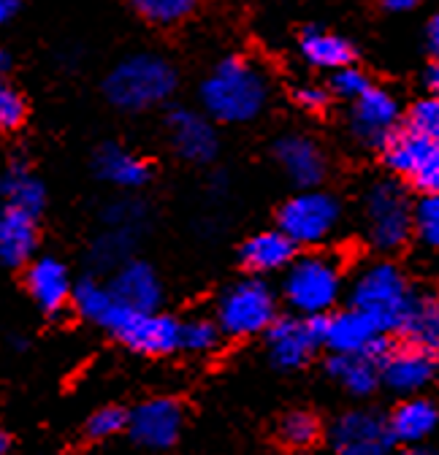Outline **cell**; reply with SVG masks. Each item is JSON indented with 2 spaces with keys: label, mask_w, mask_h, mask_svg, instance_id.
Listing matches in <instances>:
<instances>
[{
  "label": "cell",
  "mask_w": 439,
  "mask_h": 455,
  "mask_svg": "<svg viewBox=\"0 0 439 455\" xmlns=\"http://www.w3.org/2000/svg\"><path fill=\"white\" fill-rule=\"evenodd\" d=\"M220 336H223V328H220L217 320H188L182 323V350L188 353H212L220 345Z\"/></svg>",
  "instance_id": "1f68e13d"
},
{
  "label": "cell",
  "mask_w": 439,
  "mask_h": 455,
  "mask_svg": "<svg viewBox=\"0 0 439 455\" xmlns=\"http://www.w3.org/2000/svg\"><path fill=\"white\" fill-rule=\"evenodd\" d=\"M185 426L182 404L174 398H149V402L131 410L128 436L136 447L144 450H172Z\"/></svg>",
  "instance_id": "4fadbf2b"
},
{
  "label": "cell",
  "mask_w": 439,
  "mask_h": 455,
  "mask_svg": "<svg viewBox=\"0 0 439 455\" xmlns=\"http://www.w3.org/2000/svg\"><path fill=\"white\" fill-rule=\"evenodd\" d=\"M92 168L98 180L120 190H141L152 177L149 163L120 144H103L92 157Z\"/></svg>",
  "instance_id": "44dd1931"
},
{
  "label": "cell",
  "mask_w": 439,
  "mask_h": 455,
  "mask_svg": "<svg viewBox=\"0 0 439 455\" xmlns=\"http://www.w3.org/2000/svg\"><path fill=\"white\" fill-rule=\"evenodd\" d=\"M331 374L350 395H371L382 385V361L371 353H331L328 358Z\"/></svg>",
  "instance_id": "603a6c76"
},
{
  "label": "cell",
  "mask_w": 439,
  "mask_h": 455,
  "mask_svg": "<svg viewBox=\"0 0 439 455\" xmlns=\"http://www.w3.org/2000/svg\"><path fill=\"white\" fill-rule=\"evenodd\" d=\"M201 0H133V9L152 25H177L188 20Z\"/></svg>",
  "instance_id": "f546056e"
},
{
  "label": "cell",
  "mask_w": 439,
  "mask_h": 455,
  "mask_svg": "<svg viewBox=\"0 0 439 455\" xmlns=\"http://www.w3.org/2000/svg\"><path fill=\"white\" fill-rule=\"evenodd\" d=\"M9 68H12V54L9 52H0V71L6 74Z\"/></svg>",
  "instance_id": "ee69618b"
},
{
  "label": "cell",
  "mask_w": 439,
  "mask_h": 455,
  "mask_svg": "<svg viewBox=\"0 0 439 455\" xmlns=\"http://www.w3.org/2000/svg\"><path fill=\"white\" fill-rule=\"evenodd\" d=\"M323 428H320V420L309 412H291L280 420L277 426V436L285 447L291 450H309L317 444Z\"/></svg>",
  "instance_id": "f1b7e54d"
},
{
  "label": "cell",
  "mask_w": 439,
  "mask_h": 455,
  "mask_svg": "<svg viewBox=\"0 0 439 455\" xmlns=\"http://www.w3.org/2000/svg\"><path fill=\"white\" fill-rule=\"evenodd\" d=\"M169 136L180 157L190 163H209L217 155V131L206 117L190 108H174L169 114Z\"/></svg>",
  "instance_id": "ac0fdd59"
},
{
  "label": "cell",
  "mask_w": 439,
  "mask_h": 455,
  "mask_svg": "<svg viewBox=\"0 0 439 455\" xmlns=\"http://www.w3.org/2000/svg\"><path fill=\"white\" fill-rule=\"evenodd\" d=\"M38 247V217L14 206L0 214V260L6 268L28 266Z\"/></svg>",
  "instance_id": "ffe728a7"
},
{
  "label": "cell",
  "mask_w": 439,
  "mask_h": 455,
  "mask_svg": "<svg viewBox=\"0 0 439 455\" xmlns=\"http://www.w3.org/2000/svg\"><path fill=\"white\" fill-rule=\"evenodd\" d=\"M399 120H402V106L396 95L382 87H369L350 106V133L358 144L369 149L382 152V147L399 131Z\"/></svg>",
  "instance_id": "30bf717a"
},
{
  "label": "cell",
  "mask_w": 439,
  "mask_h": 455,
  "mask_svg": "<svg viewBox=\"0 0 439 455\" xmlns=\"http://www.w3.org/2000/svg\"><path fill=\"white\" fill-rule=\"evenodd\" d=\"M266 98V76L244 57H226L201 84V103L206 114L226 125L252 123L263 111Z\"/></svg>",
  "instance_id": "6da1fadb"
},
{
  "label": "cell",
  "mask_w": 439,
  "mask_h": 455,
  "mask_svg": "<svg viewBox=\"0 0 439 455\" xmlns=\"http://www.w3.org/2000/svg\"><path fill=\"white\" fill-rule=\"evenodd\" d=\"M299 52L312 68H320V71L345 68V66L353 63V57H355V49H353V44L347 38H342L337 33H328L323 28L301 30Z\"/></svg>",
  "instance_id": "d4e9b609"
},
{
  "label": "cell",
  "mask_w": 439,
  "mask_h": 455,
  "mask_svg": "<svg viewBox=\"0 0 439 455\" xmlns=\"http://www.w3.org/2000/svg\"><path fill=\"white\" fill-rule=\"evenodd\" d=\"M382 4V9L386 12H394V14H402V12H410V9H415L420 0H379Z\"/></svg>",
  "instance_id": "b9f144b4"
},
{
  "label": "cell",
  "mask_w": 439,
  "mask_h": 455,
  "mask_svg": "<svg viewBox=\"0 0 439 455\" xmlns=\"http://www.w3.org/2000/svg\"><path fill=\"white\" fill-rule=\"evenodd\" d=\"M296 250L299 244L277 225V228H271V231H260L250 236L239 250V260L250 274L263 276V274L285 271L296 260Z\"/></svg>",
  "instance_id": "d6986e66"
},
{
  "label": "cell",
  "mask_w": 439,
  "mask_h": 455,
  "mask_svg": "<svg viewBox=\"0 0 439 455\" xmlns=\"http://www.w3.org/2000/svg\"><path fill=\"white\" fill-rule=\"evenodd\" d=\"M439 374V363L431 347L402 341L388 350L382 358V387H388L396 395H415L428 387Z\"/></svg>",
  "instance_id": "5bb4252c"
},
{
  "label": "cell",
  "mask_w": 439,
  "mask_h": 455,
  "mask_svg": "<svg viewBox=\"0 0 439 455\" xmlns=\"http://www.w3.org/2000/svg\"><path fill=\"white\" fill-rule=\"evenodd\" d=\"M25 284L36 307L49 317H58L71 304L76 282L71 279L63 260H58L54 255H44L28 263Z\"/></svg>",
  "instance_id": "9a60e30c"
},
{
  "label": "cell",
  "mask_w": 439,
  "mask_h": 455,
  "mask_svg": "<svg viewBox=\"0 0 439 455\" xmlns=\"http://www.w3.org/2000/svg\"><path fill=\"white\" fill-rule=\"evenodd\" d=\"M369 87H371L369 76H366L363 71L353 68V66L337 68L334 76H331V92L339 95V98H345V100H350V103H353L355 98H361Z\"/></svg>",
  "instance_id": "d590c367"
},
{
  "label": "cell",
  "mask_w": 439,
  "mask_h": 455,
  "mask_svg": "<svg viewBox=\"0 0 439 455\" xmlns=\"http://www.w3.org/2000/svg\"><path fill=\"white\" fill-rule=\"evenodd\" d=\"M396 333L402 336V341H412V345L436 350L439 347V293L415 291Z\"/></svg>",
  "instance_id": "cb8c5ba5"
},
{
  "label": "cell",
  "mask_w": 439,
  "mask_h": 455,
  "mask_svg": "<svg viewBox=\"0 0 439 455\" xmlns=\"http://www.w3.org/2000/svg\"><path fill=\"white\" fill-rule=\"evenodd\" d=\"M363 220L369 244L382 255L404 250L415 234V206L404 188L394 180H382L369 188L363 198Z\"/></svg>",
  "instance_id": "5b68a950"
},
{
  "label": "cell",
  "mask_w": 439,
  "mask_h": 455,
  "mask_svg": "<svg viewBox=\"0 0 439 455\" xmlns=\"http://www.w3.org/2000/svg\"><path fill=\"white\" fill-rule=\"evenodd\" d=\"M115 293L108 284H100L98 279L87 276V279H79L74 284V299H71V307L90 323L100 325L108 315V309L115 307Z\"/></svg>",
  "instance_id": "4316f807"
},
{
  "label": "cell",
  "mask_w": 439,
  "mask_h": 455,
  "mask_svg": "<svg viewBox=\"0 0 439 455\" xmlns=\"http://www.w3.org/2000/svg\"><path fill=\"white\" fill-rule=\"evenodd\" d=\"M128 420H131V412H125L123 407H103V410H95L84 426V436L92 439V442H106V439H115L120 436L123 431H128Z\"/></svg>",
  "instance_id": "4dcf8cb0"
},
{
  "label": "cell",
  "mask_w": 439,
  "mask_h": 455,
  "mask_svg": "<svg viewBox=\"0 0 439 455\" xmlns=\"http://www.w3.org/2000/svg\"><path fill=\"white\" fill-rule=\"evenodd\" d=\"M407 182L420 196H439V144L436 141L426 147L418 165L412 168V174L407 177Z\"/></svg>",
  "instance_id": "836d02e7"
},
{
  "label": "cell",
  "mask_w": 439,
  "mask_h": 455,
  "mask_svg": "<svg viewBox=\"0 0 439 455\" xmlns=\"http://www.w3.org/2000/svg\"><path fill=\"white\" fill-rule=\"evenodd\" d=\"M426 38H428V49H431V54H434V60H439V12L428 20Z\"/></svg>",
  "instance_id": "ab89813d"
},
{
  "label": "cell",
  "mask_w": 439,
  "mask_h": 455,
  "mask_svg": "<svg viewBox=\"0 0 439 455\" xmlns=\"http://www.w3.org/2000/svg\"><path fill=\"white\" fill-rule=\"evenodd\" d=\"M423 84H426V92H428V95H439V60H434V63L426 68Z\"/></svg>",
  "instance_id": "60d3db41"
},
{
  "label": "cell",
  "mask_w": 439,
  "mask_h": 455,
  "mask_svg": "<svg viewBox=\"0 0 439 455\" xmlns=\"http://www.w3.org/2000/svg\"><path fill=\"white\" fill-rule=\"evenodd\" d=\"M404 125L439 144V95H426L415 100L407 111Z\"/></svg>",
  "instance_id": "d6a6232c"
},
{
  "label": "cell",
  "mask_w": 439,
  "mask_h": 455,
  "mask_svg": "<svg viewBox=\"0 0 439 455\" xmlns=\"http://www.w3.org/2000/svg\"><path fill=\"white\" fill-rule=\"evenodd\" d=\"M133 244H136V231H128V228H108V234H103L92 244V263L98 268L115 271L131 258Z\"/></svg>",
  "instance_id": "83f0119b"
},
{
  "label": "cell",
  "mask_w": 439,
  "mask_h": 455,
  "mask_svg": "<svg viewBox=\"0 0 439 455\" xmlns=\"http://www.w3.org/2000/svg\"><path fill=\"white\" fill-rule=\"evenodd\" d=\"M436 379H439V374H436Z\"/></svg>",
  "instance_id": "bcb514c9"
},
{
  "label": "cell",
  "mask_w": 439,
  "mask_h": 455,
  "mask_svg": "<svg viewBox=\"0 0 439 455\" xmlns=\"http://www.w3.org/2000/svg\"><path fill=\"white\" fill-rule=\"evenodd\" d=\"M12 450V436L4 431V434H0V452H9Z\"/></svg>",
  "instance_id": "f6af8a7d"
},
{
  "label": "cell",
  "mask_w": 439,
  "mask_h": 455,
  "mask_svg": "<svg viewBox=\"0 0 439 455\" xmlns=\"http://www.w3.org/2000/svg\"><path fill=\"white\" fill-rule=\"evenodd\" d=\"M325 317L328 315H296L274 320L266 331L271 363L285 371L307 366L309 358L325 347Z\"/></svg>",
  "instance_id": "9c48e42d"
},
{
  "label": "cell",
  "mask_w": 439,
  "mask_h": 455,
  "mask_svg": "<svg viewBox=\"0 0 439 455\" xmlns=\"http://www.w3.org/2000/svg\"><path fill=\"white\" fill-rule=\"evenodd\" d=\"M328 442L339 455H382L399 444L391 420L371 410H355L342 415L328 431Z\"/></svg>",
  "instance_id": "7c38bea8"
},
{
  "label": "cell",
  "mask_w": 439,
  "mask_h": 455,
  "mask_svg": "<svg viewBox=\"0 0 439 455\" xmlns=\"http://www.w3.org/2000/svg\"><path fill=\"white\" fill-rule=\"evenodd\" d=\"M108 288H112L120 304L133 307V309L155 312L163 301L160 276L144 260H125L120 268H115L112 279H108Z\"/></svg>",
  "instance_id": "e0dca14e"
},
{
  "label": "cell",
  "mask_w": 439,
  "mask_h": 455,
  "mask_svg": "<svg viewBox=\"0 0 439 455\" xmlns=\"http://www.w3.org/2000/svg\"><path fill=\"white\" fill-rule=\"evenodd\" d=\"M0 193H4V206H14L22 212H30L41 217L46 206V188L33 174V168L25 160H12L4 171V182H0Z\"/></svg>",
  "instance_id": "484cf974"
},
{
  "label": "cell",
  "mask_w": 439,
  "mask_h": 455,
  "mask_svg": "<svg viewBox=\"0 0 439 455\" xmlns=\"http://www.w3.org/2000/svg\"><path fill=\"white\" fill-rule=\"evenodd\" d=\"M25 117H28L25 98L14 87L6 84L0 90V125H4V131H20Z\"/></svg>",
  "instance_id": "8d00e7d4"
},
{
  "label": "cell",
  "mask_w": 439,
  "mask_h": 455,
  "mask_svg": "<svg viewBox=\"0 0 439 455\" xmlns=\"http://www.w3.org/2000/svg\"><path fill=\"white\" fill-rule=\"evenodd\" d=\"M388 420L399 444H407V447L426 444V439H431L434 431L439 428V407L428 395H420V393L404 395L402 404L391 412Z\"/></svg>",
  "instance_id": "7402d4cb"
},
{
  "label": "cell",
  "mask_w": 439,
  "mask_h": 455,
  "mask_svg": "<svg viewBox=\"0 0 439 455\" xmlns=\"http://www.w3.org/2000/svg\"><path fill=\"white\" fill-rule=\"evenodd\" d=\"M331 90H325L320 84H304L293 92L296 103L304 108V111H323L328 106V100H331Z\"/></svg>",
  "instance_id": "f35d334b"
},
{
  "label": "cell",
  "mask_w": 439,
  "mask_h": 455,
  "mask_svg": "<svg viewBox=\"0 0 439 455\" xmlns=\"http://www.w3.org/2000/svg\"><path fill=\"white\" fill-rule=\"evenodd\" d=\"M274 320H277V296L258 274L234 282L217 299V323L231 339L266 333Z\"/></svg>",
  "instance_id": "52a82bcc"
},
{
  "label": "cell",
  "mask_w": 439,
  "mask_h": 455,
  "mask_svg": "<svg viewBox=\"0 0 439 455\" xmlns=\"http://www.w3.org/2000/svg\"><path fill=\"white\" fill-rule=\"evenodd\" d=\"M412 293L407 274L394 260H371L350 282V304L374 317L388 333H396Z\"/></svg>",
  "instance_id": "277c9868"
},
{
  "label": "cell",
  "mask_w": 439,
  "mask_h": 455,
  "mask_svg": "<svg viewBox=\"0 0 439 455\" xmlns=\"http://www.w3.org/2000/svg\"><path fill=\"white\" fill-rule=\"evenodd\" d=\"M345 291L342 260L328 252H304L283 274V296L296 315H328Z\"/></svg>",
  "instance_id": "3957f363"
},
{
  "label": "cell",
  "mask_w": 439,
  "mask_h": 455,
  "mask_svg": "<svg viewBox=\"0 0 439 455\" xmlns=\"http://www.w3.org/2000/svg\"><path fill=\"white\" fill-rule=\"evenodd\" d=\"M415 236L439 250V196H423L415 206Z\"/></svg>",
  "instance_id": "e575fe53"
},
{
  "label": "cell",
  "mask_w": 439,
  "mask_h": 455,
  "mask_svg": "<svg viewBox=\"0 0 439 455\" xmlns=\"http://www.w3.org/2000/svg\"><path fill=\"white\" fill-rule=\"evenodd\" d=\"M325 347L331 353H371L379 361L394 347L388 331L358 307H347L325 317Z\"/></svg>",
  "instance_id": "8fae6325"
},
{
  "label": "cell",
  "mask_w": 439,
  "mask_h": 455,
  "mask_svg": "<svg viewBox=\"0 0 439 455\" xmlns=\"http://www.w3.org/2000/svg\"><path fill=\"white\" fill-rule=\"evenodd\" d=\"M177 90V71L160 54H131L106 76L103 92L123 111H144L169 100Z\"/></svg>",
  "instance_id": "7a4b0ae2"
},
{
  "label": "cell",
  "mask_w": 439,
  "mask_h": 455,
  "mask_svg": "<svg viewBox=\"0 0 439 455\" xmlns=\"http://www.w3.org/2000/svg\"><path fill=\"white\" fill-rule=\"evenodd\" d=\"M144 214H147V209L139 201H117L106 209L103 220L108 228H128V231H139Z\"/></svg>",
  "instance_id": "74e56055"
},
{
  "label": "cell",
  "mask_w": 439,
  "mask_h": 455,
  "mask_svg": "<svg viewBox=\"0 0 439 455\" xmlns=\"http://www.w3.org/2000/svg\"><path fill=\"white\" fill-rule=\"evenodd\" d=\"M100 328L139 355H169L182 350V323L172 315H160L157 309L147 312L115 301Z\"/></svg>",
  "instance_id": "8992f818"
},
{
  "label": "cell",
  "mask_w": 439,
  "mask_h": 455,
  "mask_svg": "<svg viewBox=\"0 0 439 455\" xmlns=\"http://www.w3.org/2000/svg\"><path fill=\"white\" fill-rule=\"evenodd\" d=\"M20 14V0H0V22H12Z\"/></svg>",
  "instance_id": "7bdbcfd3"
},
{
  "label": "cell",
  "mask_w": 439,
  "mask_h": 455,
  "mask_svg": "<svg viewBox=\"0 0 439 455\" xmlns=\"http://www.w3.org/2000/svg\"><path fill=\"white\" fill-rule=\"evenodd\" d=\"M342 222V204L325 190L307 188L288 198L277 212V225L299 244L317 247L331 239Z\"/></svg>",
  "instance_id": "ba28073f"
},
{
  "label": "cell",
  "mask_w": 439,
  "mask_h": 455,
  "mask_svg": "<svg viewBox=\"0 0 439 455\" xmlns=\"http://www.w3.org/2000/svg\"><path fill=\"white\" fill-rule=\"evenodd\" d=\"M274 160L280 163L285 177L301 190L317 188L325 180L323 149L309 136L288 133V136L277 139V144H274Z\"/></svg>",
  "instance_id": "2e32d148"
}]
</instances>
